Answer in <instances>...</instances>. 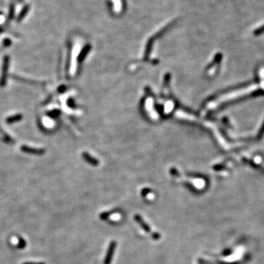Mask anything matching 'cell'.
Here are the masks:
<instances>
[{
	"mask_svg": "<svg viewBox=\"0 0 264 264\" xmlns=\"http://www.w3.org/2000/svg\"><path fill=\"white\" fill-rule=\"evenodd\" d=\"M9 57L6 56L4 57L3 65H2V76L0 79V85L2 87L5 86L7 82V76L8 72V68H9Z\"/></svg>",
	"mask_w": 264,
	"mask_h": 264,
	"instance_id": "cell-1",
	"label": "cell"
},
{
	"mask_svg": "<svg viewBox=\"0 0 264 264\" xmlns=\"http://www.w3.org/2000/svg\"><path fill=\"white\" fill-rule=\"evenodd\" d=\"M115 247H116V242L115 241H112L109 244V249L107 250V254L105 257L104 264H110L112 256L114 255V252H115Z\"/></svg>",
	"mask_w": 264,
	"mask_h": 264,
	"instance_id": "cell-2",
	"label": "cell"
},
{
	"mask_svg": "<svg viewBox=\"0 0 264 264\" xmlns=\"http://www.w3.org/2000/svg\"><path fill=\"white\" fill-rule=\"evenodd\" d=\"M21 150L23 151L26 152V153L38 154V155H40V154L44 153V152H45V151H44V150H43V149H34V148L26 147V146H22Z\"/></svg>",
	"mask_w": 264,
	"mask_h": 264,
	"instance_id": "cell-3",
	"label": "cell"
},
{
	"mask_svg": "<svg viewBox=\"0 0 264 264\" xmlns=\"http://www.w3.org/2000/svg\"><path fill=\"white\" fill-rule=\"evenodd\" d=\"M134 219H135V220L137 221V222L140 225V226L143 227V228L146 231V232H150V231H151L150 227L148 226V225L146 224L145 222H144L143 219H142V217L138 216V215H136V216H134Z\"/></svg>",
	"mask_w": 264,
	"mask_h": 264,
	"instance_id": "cell-4",
	"label": "cell"
},
{
	"mask_svg": "<svg viewBox=\"0 0 264 264\" xmlns=\"http://www.w3.org/2000/svg\"><path fill=\"white\" fill-rule=\"evenodd\" d=\"M22 119V115H13V116L8 117L7 119V123H15V122L19 121H21Z\"/></svg>",
	"mask_w": 264,
	"mask_h": 264,
	"instance_id": "cell-5",
	"label": "cell"
},
{
	"mask_svg": "<svg viewBox=\"0 0 264 264\" xmlns=\"http://www.w3.org/2000/svg\"><path fill=\"white\" fill-rule=\"evenodd\" d=\"M29 8H30L29 5H26V6H25V7H24V9L22 10L21 12V13L19 14V17H18V19H17L18 21H21V20L24 19V16H25L26 15V13H27L28 11H29Z\"/></svg>",
	"mask_w": 264,
	"mask_h": 264,
	"instance_id": "cell-6",
	"label": "cell"
},
{
	"mask_svg": "<svg viewBox=\"0 0 264 264\" xmlns=\"http://www.w3.org/2000/svg\"><path fill=\"white\" fill-rule=\"evenodd\" d=\"M14 15V7L13 5H12V7L11 8V11H10V13H9V19H13Z\"/></svg>",
	"mask_w": 264,
	"mask_h": 264,
	"instance_id": "cell-7",
	"label": "cell"
},
{
	"mask_svg": "<svg viewBox=\"0 0 264 264\" xmlns=\"http://www.w3.org/2000/svg\"><path fill=\"white\" fill-rule=\"evenodd\" d=\"M2 32V30H1V29H0V32Z\"/></svg>",
	"mask_w": 264,
	"mask_h": 264,
	"instance_id": "cell-8",
	"label": "cell"
}]
</instances>
